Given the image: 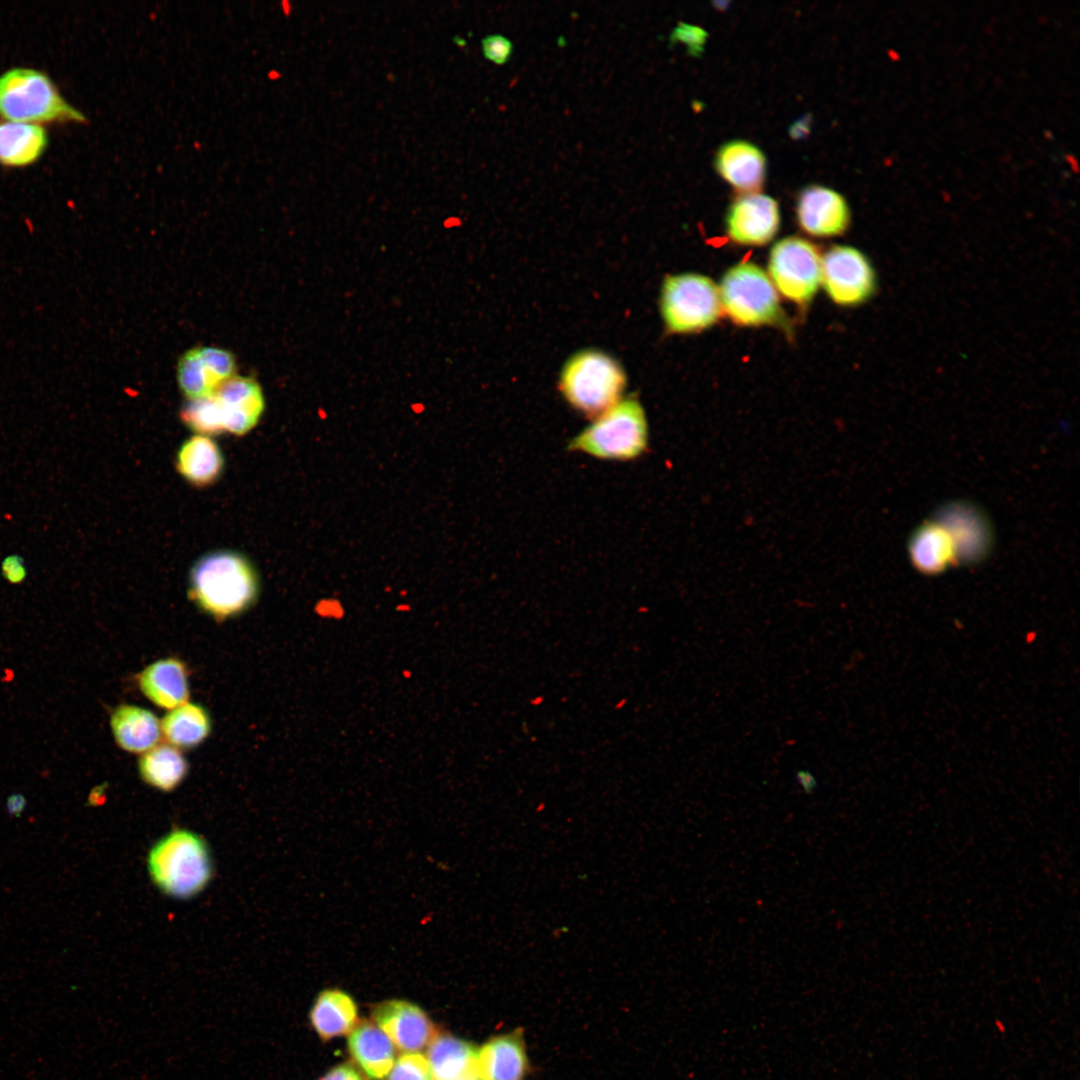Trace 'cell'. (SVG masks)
<instances>
[{"instance_id":"obj_1","label":"cell","mask_w":1080,"mask_h":1080,"mask_svg":"<svg viewBox=\"0 0 1080 1080\" xmlns=\"http://www.w3.org/2000/svg\"><path fill=\"white\" fill-rule=\"evenodd\" d=\"M258 593L250 561L234 551H216L197 560L189 576L191 599L205 612L224 619L246 610Z\"/></svg>"},{"instance_id":"obj_2","label":"cell","mask_w":1080,"mask_h":1080,"mask_svg":"<svg viewBox=\"0 0 1080 1080\" xmlns=\"http://www.w3.org/2000/svg\"><path fill=\"white\" fill-rule=\"evenodd\" d=\"M147 867L162 893L182 900L201 893L213 875L206 841L186 829H174L156 841L149 850Z\"/></svg>"},{"instance_id":"obj_3","label":"cell","mask_w":1080,"mask_h":1080,"mask_svg":"<svg viewBox=\"0 0 1080 1080\" xmlns=\"http://www.w3.org/2000/svg\"><path fill=\"white\" fill-rule=\"evenodd\" d=\"M626 384L622 365L611 355L594 348L570 356L562 366L558 380L559 391L567 403L593 418L622 399Z\"/></svg>"},{"instance_id":"obj_4","label":"cell","mask_w":1080,"mask_h":1080,"mask_svg":"<svg viewBox=\"0 0 1080 1080\" xmlns=\"http://www.w3.org/2000/svg\"><path fill=\"white\" fill-rule=\"evenodd\" d=\"M0 116L27 123L86 121L43 71L13 67L0 74Z\"/></svg>"},{"instance_id":"obj_5","label":"cell","mask_w":1080,"mask_h":1080,"mask_svg":"<svg viewBox=\"0 0 1080 1080\" xmlns=\"http://www.w3.org/2000/svg\"><path fill=\"white\" fill-rule=\"evenodd\" d=\"M648 438L644 408L630 396L594 417L568 448L598 459L629 461L647 450Z\"/></svg>"},{"instance_id":"obj_6","label":"cell","mask_w":1080,"mask_h":1080,"mask_svg":"<svg viewBox=\"0 0 1080 1080\" xmlns=\"http://www.w3.org/2000/svg\"><path fill=\"white\" fill-rule=\"evenodd\" d=\"M719 291L708 277L695 273L667 276L660 293V313L671 333H693L713 325L721 315Z\"/></svg>"},{"instance_id":"obj_7","label":"cell","mask_w":1080,"mask_h":1080,"mask_svg":"<svg viewBox=\"0 0 1080 1080\" xmlns=\"http://www.w3.org/2000/svg\"><path fill=\"white\" fill-rule=\"evenodd\" d=\"M721 306L736 324L759 326L777 323L782 311L770 277L753 263H740L722 278Z\"/></svg>"},{"instance_id":"obj_8","label":"cell","mask_w":1080,"mask_h":1080,"mask_svg":"<svg viewBox=\"0 0 1080 1080\" xmlns=\"http://www.w3.org/2000/svg\"><path fill=\"white\" fill-rule=\"evenodd\" d=\"M820 253L815 245L800 237L778 241L769 256L772 283L788 300L806 304L821 283Z\"/></svg>"},{"instance_id":"obj_9","label":"cell","mask_w":1080,"mask_h":1080,"mask_svg":"<svg viewBox=\"0 0 1080 1080\" xmlns=\"http://www.w3.org/2000/svg\"><path fill=\"white\" fill-rule=\"evenodd\" d=\"M821 281L829 297L842 306L866 302L877 287L876 273L869 259L858 249L838 245L828 250L821 262Z\"/></svg>"},{"instance_id":"obj_10","label":"cell","mask_w":1080,"mask_h":1080,"mask_svg":"<svg viewBox=\"0 0 1080 1080\" xmlns=\"http://www.w3.org/2000/svg\"><path fill=\"white\" fill-rule=\"evenodd\" d=\"M951 539L956 562L977 564L992 548V528L984 512L975 504L953 501L942 506L934 519Z\"/></svg>"},{"instance_id":"obj_11","label":"cell","mask_w":1080,"mask_h":1080,"mask_svg":"<svg viewBox=\"0 0 1080 1080\" xmlns=\"http://www.w3.org/2000/svg\"><path fill=\"white\" fill-rule=\"evenodd\" d=\"M780 225L778 203L759 193L740 194L731 203L726 216L729 238L737 244L760 246L768 243Z\"/></svg>"},{"instance_id":"obj_12","label":"cell","mask_w":1080,"mask_h":1080,"mask_svg":"<svg viewBox=\"0 0 1080 1080\" xmlns=\"http://www.w3.org/2000/svg\"><path fill=\"white\" fill-rule=\"evenodd\" d=\"M799 226L806 233L817 237H831L844 233L850 224V209L844 197L833 189L821 185L805 187L796 204Z\"/></svg>"},{"instance_id":"obj_13","label":"cell","mask_w":1080,"mask_h":1080,"mask_svg":"<svg viewBox=\"0 0 1080 1080\" xmlns=\"http://www.w3.org/2000/svg\"><path fill=\"white\" fill-rule=\"evenodd\" d=\"M372 1015L392 1043L407 1053L421 1050L437 1035L425 1012L407 1001H384L375 1007Z\"/></svg>"},{"instance_id":"obj_14","label":"cell","mask_w":1080,"mask_h":1080,"mask_svg":"<svg viewBox=\"0 0 1080 1080\" xmlns=\"http://www.w3.org/2000/svg\"><path fill=\"white\" fill-rule=\"evenodd\" d=\"M218 401L225 432L243 435L260 419L265 401L259 383L252 377L234 375L212 394Z\"/></svg>"},{"instance_id":"obj_15","label":"cell","mask_w":1080,"mask_h":1080,"mask_svg":"<svg viewBox=\"0 0 1080 1080\" xmlns=\"http://www.w3.org/2000/svg\"><path fill=\"white\" fill-rule=\"evenodd\" d=\"M718 174L736 191L758 192L765 181L766 158L754 144L733 140L723 144L715 156Z\"/></svg>"},{"instance_id":"obj_16","label":"cell","mask_w":1080,"mask_h":1080,"mask_svg":"<svg viewBox=\"0 0 1080 1080\" xmlns=\"http://www.w3.org/2000/svg\"><path fill=\"white\" fill-rule=\"evenodd\" d=\"M528 1058L520 1032L497 1036L477 1050L478 1080H523Z\"/></svg>"},{"instance_id":"obj_17","label":"cell","mask_w":1080,"mask_h":1080,"mask_svg":"<svg viewBox=\"0 0 1080 1080\" xmlns=\"http://www.w3.org/2000/svg\"><path fill=\"white\" fill-rule=\"evenodd\" d=\"M142 693L155 705L173 709L187 702L188 674L185 665L176 658H165L147 666L138 677Z\"/></svg>"},{"instance_id":"obj_18","label":"cell","mask_w":1080,"mask_h":1080,"mask_svg":"<svg viewBox=\"0 0 1080 1080\" xmlns=\"http://www.w3.org/2000/svg\"><path fill=\"white\" fill-rule=\"evenodd\" d=\"M110 726L116 743L123 750L144 753L157 745L161 735V723L149 710L123 704L111 713Z\"/></svg>"},{"instance_id":"obj_19","label":"cell","mask_w":1080,"mask_h":1080,"mask_svg":"<svg viewBox=\"0 0 1080 1080\" xmlns=\"http://www.w3.org/2000/svg\"><path fill=\"white\" fill-rule=\"evenodd\" d=\"M348 1047L370 1080H383L389 1075L395 1063V1050L379 1027L369 1022L359 1024L349 1036Z\"/></svg>"},{"instance_id":"obj_20","label":"cell","mask_w":1080,"mask_h":1080,"mask_svg":"<svg viewBox=\"0 0 1080 1080\" xmlns=\"http://www.w3.org/2000/svg\"><path fill=\"white\" fill-rule=\"evenodd\" d=\"M912 566L922 574H940L956 562L950 537L935 520L915 529L908 542Z\"/></svg>"},{"instance_id":"obj_21","label":"cell","mask_w":1080,"mask_h":1080,"mask_svg":"<svg viewBox=\"0 0 1080 1080\" xmlns=\"http://www.w3.org/2000/svg\"><path fill=\"white\" fill-rule=\"evenodd\" d=\"M477 1050L473 1044L450 1036L436 1035L428 1045L427 1060L435 1080H478Z\"/></svg>"},{"instance_id":"obj_22","label":"cell","mask_w":1080,"mask_h":1080,"mask_svg":"<svg viewBox=\"0 0 1080 1080\" xmlns=\"http://www.w3.org/2000/svg\"><path fill=\"white\" fill-rule=\"evenodd\" d=\"M47 145L48 134L42 125L0 120V164L30 165L41 157Z\"/></svg>"},{"instance_id":"obj_23","label":"cell","mask_w":1080,"mask_h":1080,"mask_svg":"<svg viewBox=\"0 0 1080 1080\" xmlns=\"http://www.w3.org/2000/svg\"><path fill=\"white\" fill-rule=\"evenodd\" d=\"M224 459L215 441L204 435H194L179 448L177 471L194 486L203 487L215 482L222 473Z\"/></svg>"},{"instance_id":"obj_24","label":"cell","mask_w":1080,"mask_h":1080,"mask_svg":"<svg viewBox=\"0 0 1080 1080\" xmlns=\"http://www.w3.org/2000/svg\"><path fill=\"white\" fill-rule=\"evenodd\" d=\"M357 1016V1006L347 993L328 989L318 995L311 1011V1022L323 1039H330L350 1032Z\"/></svg>"},{"instance_id":"obj_25","label":"cell","mask_w":1080,"mask_h":1080,"mask_svg":"<svg viewBox=\"0 0 1080 1080\" xmlns=\"http://www.w3.org/2000/svg\"><path fill=\"white\" fill-rule=\"evenodd\" d=\"M143 781L164 792L174 790L185 778L188 764L182 753L170 744L156 745L144 752L138 762Z\"/></svg>"},{"instance_id":"obj_26","label":"cell","mask_w":1080,"mask_h":1080,"mask_svg":"<svg viewBox=\"0 0 1080 1080\" xmlns=\"http://www.w3.org/2000/svg\"><path fill=\"white\" fill-rule=\"evenodd\" d=\"M211 729L207 711L198 704L184 703L171 709L161 722L162 734L170 745L180 748L197 746Z\"/></svg>"},{"instance_id":"obj_27","label":"cell","mask_w":1080,"mask_h":1080,"mask_svg":"<svg viewBox=\"0 0 1080 1080\" xmlns=\"http://www.w3.org/2000/svg\"><path fill=\"white\" fill-rule=\"evenodd\" d=\"M176 375L179 388L188 400L209 397L224 382L207 363L199 346L181 355Z\"/></svg>"},{"instance_id":"obj_28","label":"cell","mask_w":1080,"mask_h":1080,"mask_svg":"<svg viewBox=\"0 0 1080 1080\" xmlns=\"http://www.w3.org/2000/svg\"><path fill=\"white\" fill-rule=\"evenodd\" d=\"M181 418L184 424L198 435H217L225 432L222 411L213 395L188 400L182 408Z\"/></svg>"},{"instance_id":"obj_29","label":"cell","mask_w":1080,"mask_h":1080,"mask_svg":"<svg viewBox=\"0 0 1080 1080\" xmlns=\"http://www.w3.org/2000/svg\"><path fill=\"white\" fill-rule=\"evenodd\" d=\"M429 1062L420 1053L408 1052L394 1063L388 1080H433Z\"/></svg>"},{"instance_id":"obj_30","label":"cell","mask_w":1080,"mask_h":1080,"mask_svg":"<svg viewBox=\"0 0 1080 1080\" xmlns=\"http://www.w3.org/2000/svg\"><path fill=\"white\" fill-rule=\"evenodd\" d=\"M707 33L701 27L679 22L669 36L670 46L680 42L686 45L688 54L700 56L704 51Z\"/></svg>"},{"instance_id":"obj_31","label":"cell","mask_w":1080,"mask_h":1080,"mask_svg":"<svg viewBox=\"0 0 1080 1080\" xmlns=\"http://www.w3.org/2000/svg\"><path fill=\"white\" fill-rule=\"evenodd\" d=\"M481 48L485 59L497 65L507 63L513 53L511 40L501 34H491L482 38Z\"/></svg>"},{"instance_id":"obj_32","label":"cell","mask_w":1080,"mask_h":1080,"mask_svg":"<svg viewBox=\"0 0 1080 1080\" xmlns=\"http://www.w3.org/2000/svg\"><path fill=\"white\" fill-rule=\"evenodd\" d=\"M5 807L10 817L20 818L27 807V799L22 793H12L7 797Z\"/></svg>"},{"instance_id":"obj_33","label":"cell","mask_w":1080,"mask_h":1080,"mask_svg":"<svg viewBox=\"0 0 1080 1080\" xmlns=\"http://www.w3.org/2000/svg\"><path fill=\"white\" fill-rule=\"evenodd\" d=\"M321 1080H363L350 1065L341 1064L329 1071Z\"/></svg>"},{"instance_id":"obj_34","label":"cell","mask_w":1080,"mask_h":1080,"mask_svg":"<svg viewBox=\"0 0 1080 1080\" xmlns=\"http://www.w3.org/2000/svg\"><path fill=\"white\" fill-rule=\"evenodd\" d=\"M3 573L5 578L11 583H19L25 577V569L19 560L16 558H9L6 560L3 566Z\"/></svg>"},{"instance_id":"obj_35","label":"cell","mask_w":1080,"mask_h":1080,"mask_svg":"<svg viewBox=\"0 0 1080 1080\" xmlns=\"http://www.w3.org/2000/svg\"><path fill=\"white\" fill-rule=\"evenodd\" d=\"M795 779L799 787L806 794H812L818 786V781L814 774L805 768H799L795 772Z\"/></svg>"}]
</instances>
